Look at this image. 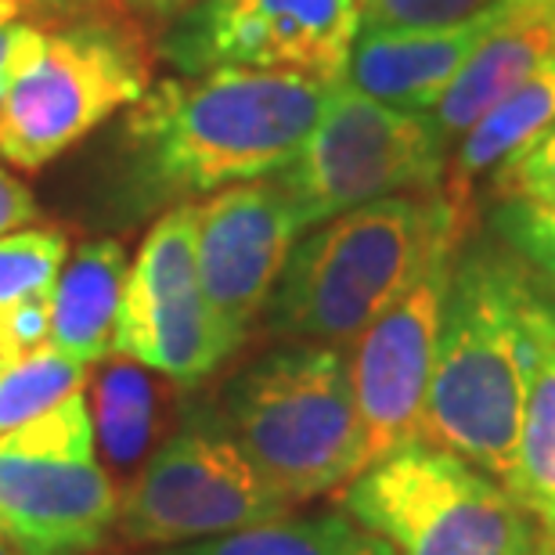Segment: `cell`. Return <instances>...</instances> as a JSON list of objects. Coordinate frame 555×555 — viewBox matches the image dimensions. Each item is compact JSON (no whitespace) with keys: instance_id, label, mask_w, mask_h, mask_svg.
<instances>
[{"instance_id":"6","label":"cell","mask_w":555,"mask_h":555,"mask_svg":"<svg viewBox=\"0 0 555 555\" xmlns=\"http://www.w3.org/2000/svg\"><path fill=\"white\" fill-rule=\"evenodd\" d=\"M152 59L130 22L76 11L43 43L0 102V155L40 170L149 91Z\"/></svg>"},{"instance_id":"3","label":"cell","mask_w":555,"mask_h":555,"mask_svg":"<svg viewBox=\"0 0 555 555\" xmlns=\"http://www.w3.org/2000/svg\"><path fill=\"white\" fill-rule=\"evenodd\" d=\"M462 242V195H390L347 209L296 242L268 304V328L288 343L350 347Z\"/></svg>"},{"instance_id":"24","label":"cell","mask_w":555,"mask_h":555,"mask_svg":"<svg viewBox=\"0 0 555 555\" xmlns=\"http://www.w3.org/2000/svg\"><path fill=\"white\" fill-rule=\"evenodd\" d=\"M494 0H358L361 29H443L480 15Z\"/></svg>"},{"instance_id":"25","label":"cell","mask_w":555,"mask_h":555,"mask_svg":"<svg viewBox=\"0 0 555 555\" xmlns=\"http://www.w3.org/2000/svg\"><path fill=\"white\" fill-rule=\"evenodd\" d=\"M494 184L502 198L555 214V127L498 166Z\"/></svg>"},{"instance_id":"27","label":"cell","mask_w":555,"mask_h":555,"mask_svg":"<svg viewBox=\"0 0 555 555\" xmlns=\"http://www.w3.org/2000/svg\"><path fill=\"white\" fill-rule=\"evenodd\" d=\"M22 0H0V102L43 43V29L22 22Z\"/></svg>"},{"instance_id":"28","label":"cell","mask_w":555,"mask_h":555,"mask_svg":"<svg viewBox=\"0 0 555 555\" xmlns=\"http://www.w3.org/2000/svg\"><path fill=\"white\" fill-rule=\"evenodd\" d=\"M37 217H40V209H37L33 192L18 181L15 173H8L4 166H0V235L33 228L37 224Z\"/></svg>"},{"instance_id":"10","label":"cell","mask_w":555,"mask_h":555,"mask_svg":"<svg viewBox=\"0 0 555 555\" xmlns=\"http://www.w3.org/2000/svg\"><path fill=\"white\" fill-rule=\"evenodd\" d=\"M238 343L217 321L198 282L195 206H170L144 235L127 274L116 358L181 386L209 379Z\"/></svg>"},{"instance_id":"12","label":"cell","mask_w":555,"mask_h":555,"mask_svg":"<svg viewBox=\"0 0 555 555\" xmlns=\"http://www.w3.org/2000/svg\"><path fill=\"white\" fill-rule=\"evenodd\" d=\"M299 235L296 209L274 177L224 188L195 206L198 282L238 347L268 310Z\"/></svg>"},{"instance_id":"17","label":"cell","mask_w":555,"mask_h":555,"mask_svg":"<svg viewBox=\"0 0 555 555\" xmlns=\"http://www.w3.org/2000/svg\"><path fill=\"white\" fill-rule=\"evenodd\" d=\"M155 555H397L390 541L358 524L347 508L314 516H282L271 524L235 530Z\"/></svg>"},{"instance_id":"14","label":"cell","mask_w":555,"mask_h":555,"mask_svg":"<svg viewBox=\"0 0 555 555\" xmlns=\"http://www.w3.org/2000/svg\"><path fill=\"white\" fill-rule=\"evenodd\" d=\"M498 18V0L480 15L443 29H361L353 43L347 83L375 102L429 113L448 91L469 54L491 33Z\"/></svg>"},{"instance_id":"7","label":"cell","mask_w":555,"mask_h":555,"mask_svg":"<svg viewBox=\"0 0 555 555\" xmlns=\"http://www.w3.org/2000/svg\"><path fill=\"white\" fill-rule=\"evenodd\" d=\"M448 173V141L429 113L361 94L347 80L328 91L304 149L274 181L304 231L390 195L437 192Z\"/></svg>"},{"instance_id":"1","label":"cell","mask_w":555,"mask_h":555,"mask_svg":"<svg viewBox=\"0 0 555 555\" xmlns=\"http://www.w3.org/2000/svg\"><path fill=\"white\" fill-rule=\"evenodd\" d=\"M555 350V296L494 235L459 242L422 443L508 483L530 379Z\"/></svg>"},{"instance_id":"32","label":"cell","mask_w":555,"mask_h":555,"mask_svg":"<svg viewBox=\"0 0 555 555\" xmlns=\"http://www.w3.org/2000/svg\"><path fill=\"white\" fill-rule=\"evenodd\" d=\"M552 8H555V0H552Z\"/></svg>"},{"instance_id":"18","label":"cell","mask_w":555,"mask_h":555,"mask_svg":"<svg viewBox=\"0 0 555 555\" xmlns=\"http://www.w3.org/2000/svg\"><path fill=\"white\" fill-rule=\"evenodd\" d=\"M555 127V59L545 62L534 76H527L513 94L502 98L454 152V195L487 170H498L505 159L524 152Z\"/></svg>"},{"instance_id":"26","label":"cell","mask_w":555,"mask_h":555,"mask_svg":"<svg viewBox=\"0 0 555 555\" xmlns=\"http://www.w3.org/2000/svg\"><path fill=\"white\" fill-rule=\"evenodd\" d=\"M51 328V296L22 299V304L0 307V375L18 358L48 343Z\"/></svg>"},{"instance_id":"22","label":"cell","mask_w":555,"mask_h":555,"mask_svg":"<svg viewBox=\"0 0 555 555\" xmlns=\"http://www.w3.org/2000/svg\"><path fill=\"white\" fill-rule=\"evenodd\" d=\"M69 260V242L59 228H22L0 235V307L51 296Z\"/></svg>"},{"instance_id":"30","label":"cell","mask_w":555,"mask_h":555,"mask_svg":"<svg viewBox=\"0 0 555 555\" xmlns=\"http://www.w3.org/2000/svg\"><path fill=\"white\" fill-rule=\"evenodd\" d=\"M98 0H22L26 11H48V15H76V11L94 8Z\"/></svg>"},{"instance_id":"4","label":"cell","mask_w":555,"mask_h":555,"mask_svg":"<svg viewBox=\"0 0 555 555\" xmlns=\"http://www.w3.org/2000/svg\"><path fill=\"white\" fill-rule=\"evenodd\" d=\"M217 412L293 508L364 473L350 364L339 347L288 343L263 353L224 386Z\"/></svg>"},{"instance_id":"23","label":"cell","mask_w":555,"mask_h":555,"mask_svg":"<svg viewBox=\"0 0 555 555\" xmlns=\"http://www.w3.org/2000/svg\"><path fill=\"white\" fill-rule=\"evenodd\" d=\"M491 235L527 263L530 274L555 296V214L516 198H502L491 209Z\"/></svg>"},{"instance_id":"19","label":"cell","mask_w":555,"mask_h":555,"mask_svg":"<svg viewBox=\"0 0 555 555\" xmlns=\"http://www.w3.org/2000/svg\"><path fill=\"white\" fill-rule=\"evenodd\" d=\"M505 487L541 527L545 555H555V350L538 364L530 379L513 476Z\"/></svg>"},{"instance_id":"29","label":"cell","mask_w":555,"mask_h":555,"mask_svg":"<svg viewBox=\"0 0 555 555\" xmlns=\"http://www.w3.org/2000/svg\"><path fill=\"white\" fill-rule=\"evenodd\" d=\"M124 4L141 18L166 22V18H177V15H184V11H192L198 0H124Z\"/></svg>"},{"instance_id":"9","label":"cell","mask_w":555,"mask_h":555,"mask_svg":"<svg viewBox=\"0 0 555 555\" xmlns=\"http://www.w3.org/2000/svg\"><path fill=\"white\" fill-rule=\"evenodd\" d=\"M358 33V0H198L173 18L163 59L184 76L260 69L343 83Z\"/></svg>"},{"instance_id":"8","label":"cell","mask_w":555,"mask_h":555,"mask_svg":"<svg viewBox=\"0 0 555 555\" xmlns=\"http://www.w3.org/2000/svg\"><path fill=\"white\" fill-rule=\"evenodd\" d=\"M293 513L228 433L217 408L188 412L184 426L149 454L119 491L116 530L127 545L177 548L235 534Z\"/></svg>"},{"instance_id":"21","label":"cell","mask_w":555,"mask_h":555,"mask_svg":"<svg viewBox=\"0 0 555 555\" xmlns=\"http://www.w3.org/2000/svg\"><path fill=\"white\" fill-rule=\"evenodd\" d=\"M80 390H87V364L65 358L51 343L29 350L0 375V437Z\"/></svg>"},{"instance_id":"16","label":"cell","mask_w":555,"mask_h":555,"mask_svg":"<svg viewBox=\"0 0 555 555\" xmlns=\"http://www.w3.org/2000/svg\"><path fill=\"white\" fill-rule=\"evenodd\" d=\"M127 274L130 263L119 242H83L65 260L59 282L51 288V347L80 364H98L113 358Z\"/></svg>"},{"instance_id":"2","label":"cell","mask_w":555,"mask_h":555,"mask_svg":"<svg viewBox=\"0 0 555 555\" xmlns=\"http://www.w3.org/2000/svg\"><path fill=\"white\" fill-rule=\"evenodd\" d=\"M332 87L299 73L260 69L159 80L127 116L134 203L141 209L181 206L274 177L304 149Z\"/></svg>"},{"instance_id":"5","label":"cell","mask_w":555,"mask_h":555,"mask_svg":"<svg viewBox=\"0 0 555 555\" xmlns=\"http://www.w3.org/2000/svg\"><path fill=\"white\" fill-rule=\"evenodd\" d=\"M339 508L397 555H545L534 516L508 487L437 443H408L343 487Z\"/></svg>"},{"instance_id":"11","label":"cell","mask_w":555,"mask_h":555,"mask_svg":"<svg viewBox=\"0 0 555 555\" xmlns=\"http://www.w3.org/2000/svg\"><path fill=\"white\" fill-rule=\"evenodd\" d=\"M454 253L459 246L443 249L426 274L350 343L347 364L364 437V469L408 443H422Z\"/></svg>"},{"instance_id":"20","label":"cell","mask_w":555,"mask_h":555,"mask_svg":"<svg viewBox=\"0 0 555 555\" xmlns=\"http://www.w3.org/2000/svg\"><path fill=\"white\" fill-rule=\"evenodd\" d=\"M91 412L94 433L108 462L119 469H134L155 433V386L149 379V369L127 358L108 364L98 375V397Z\"/></svg>"},{"instance_id":"13","label":"cell","mask_w":555,"mask_h":555,"mask_svg":"<svg viewBox=\"0 0 555 555\" xmlns=\"http://www.w3.org/2000/svg\"><path fill=\"white\" fill-rule=\"evenodd\" d=\"M116 508L102 462L0 454V538L22 555H91L116 530Z\"/></svg>"},{"instance_id":"15","label":"cell","mask_w":555,"mask_h":555,"mask_svg":"<svg viewBox=\"0 0 555 555\" xmlns=\"http://www.w3.org/2000/svg\"><path fill=\"white\" fill-rule=\"evenodd\" d=\"M555 59L552 0H498V18L440 102L429 108L443 141H462L527 76Z\"/></svg>"},{"instance_id":"31","label":"cell","mask_w":555,"mask_h":555,"mask_svg":"<svg viewBox=\"0 0 555 555\" xmlns=\"http://www.w3.org/2000/svg\"><path fill=\"white\" fill-rule=\"evenodd\" d=\"M0 555H22L15 545H11V541H4V538H0Z\"/></svg>"}]
</instances>
